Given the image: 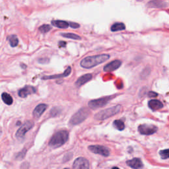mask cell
Here are the masks:
<instances>
[{
	"instance_id": "17",
	"label": "cell",
	"mask_w": 169,
	"mask_h": 169,
	"mask_svg": "<svg viewBox=\"0 0 169 169\" xmlns=\"http://www.w3.org/2000/svg\"><path fill=\"white\" fill-rule=\"evenodd\" d=\"M148 106L153 110H157L163 107V104L158 100H151L148 102Z\"/></svg>"
},
{
	"instance_id": "9",
	"label": "cell",
	"mask_w": 169,
	"mask_h": 169,
	"mask_svg": "<svg viewBox=\"0 0 169 169\" xmlns=\"http://www.w3.org/2000/svg\"><path fill=\"white\" fill-rule=\"evenodd\" d=\"M73 169H89L88 160L83 157L76 159L73 164Z\"/></svg>"
},
{
	"instance_id": "20",
	"label": "cell",
	"mask_w": 169,
	"mask_h": 169,
	"mask_svg": "<svg viewBox=\"0 0 169 169\" xmlns=\"http://www.w3.org/2000/svg\"><path fill=\"white\" fill-rule=\"evenodd\" d=\"M114 127L119 131H122L125 128V124L124 122L120 120H116L113 122Z\"/></svg>"
},
{
	"instance_id": "2",
	"label": "cell",
	"mask_w": 169,
	"mask_h": 169,
	"mask_svg": "<svg viewBox=\"0 0 169 169\" xmlns=\"http://www.w3.org/2000/svg\"><path fill=\"white\" fill-rule=\"evenodd\" d=\"M69 138V133L66 130H61L54 133L49 142V145L52 148H58L66 144Z\"/></svg>"
},
{
	"instance_id": "13",
	"label": "cell",
	"mask_w": 169,
	"mask_h": 169,
	"mask_svg": "<svg viewBox=\"0 0 169 169\" xmlns=\"http://www.w3.org/2000/svg\"><path fill=\"white\" fill-rule=\"evenodd\" d=\"M126 163L129 167H130L133 169H140L144 166V164H143L141 159L139 158H134L131 160H129L126 162Z\"/></svg>"
},
{
	"instance_id": "3",
	"label": "cell",
	"mask_w": 169,
	"mask_h": 169,
	"mask_svg": "<svg viewBox=\"0 0 169 169\" xmlns=\"http://www.w3.org/2000/svg\"><path fill=\"white\" fill-rule=\"evenodd\" d=\"M121 109H122V106L118 105L110 108H108L106 109L98 112V113L94 115V119L97 120H104L108 118L116 115L119 113Z\"/></svg>"
},
{
	"instance_id": "11",
	"label": "cell",
	"mask_w": 169,
	"mask_h": 169,
	"mask_svg": "<svg viewBox=\"0 0 169 169\" xmlns=\"http://www.w3.org/2000/svg\"><path fill=\"white\" fill-rule=\"evenodd\" d=\"M121 65H122V62H121L120 60H114V61L108 63L105 67H104V71L106 72H110V71H115L121 66Z\"/></svg>"
},
{
	"instance_id": "19",
	"label": "cell",
	"mask_w": 169,
	"mask_h": 169,
	"mask_svg": "<svg viewBox=\"0 0 169 169\" xmlns=\"http://www.w3.org/2000/svg\"><path fill=\"white\" fill-rule=\"evenodd\" d=\"M2 98L3 101L7 105H11L13 104V98L10 94L7 93H3L2 94Z\"/></svg>"
},
{
	"instance_id": "26",
	"label": "cell",
	"mask_w": 169,
	"mask_h": 169,
	"mask_svg": "<svg viewBox=\"0 0 169 169\" xmlns=\"http://www.w3.org/2000/svg\"><path fill=\"white\" fill-rule=\"evenodd\" d=\"M69 27H71L73 29H77L80 27V25L76 23H73V22H69Z\"/></svg>"
},
{
	"instance_id": "16",
	"label": "cell",
	"mask_w": 169,
	"mask_h": 169,
	"mask_svg": "<svg viewBox=\"0 0 169 169\" xmlns=\"http://www.w3.org/2000/svg\"><path fill=\"white\" fill-rule=\"evenodd\" d=\"M52 25L54 27H56L59 29H67L68 27H69V23L67 22L66 21H62V20H56L52 21Z\"/></svg>"
},
{
	"instance_id": "23",
	"label": "cell",
	"mask_w": 169,
	"mask_h": 169,
	"mask_svg": "<svg viewBox=\"0 0 169 169\" xmlns=\"http://www.w3.org/2000/svg\"><path fill=\"white\" fill-rule=\"evenodd\" d=\"M52 29V27L49 25H43L39 27V31L42 33H46Z\"/></svg>"
},
{
	"instance_id": "1",
	"label": "cell",
	"mask_w": 169,
	"mask_h": 169,
	"mask_svg": "<svg viewBox=\"0 0 169 169\" xmlns=\"http://www.w3.org/2000/svg\"><path fill=\"white\" fill-rule=\"evenodd\" d=\"M110 58V55L101 54L97 56H89L81 60V66L85 69H90L98 66Z\"/></svg>"
},
{
	"instance_id": "25",
	"label": "cell",
	"mask_w": 169,
	"mask_h": 169,
	"mask_svg": "<svg viewBox=\"0 0 169 169\" xmlns=\"http://www.w3.org/2000/svg\"><path fill=\"white\" fill-rule=\"evenodd\" d=\"M60 112H61V110H60V108H58V107H54V108H52V109L51 110L50 114H51L52 116L55 117L56 116H58L60 113Z\"/></svg>"
},
{
	"instance_id": "15",
	"label": "cell",
	"mask_w": 169,
	"mask_h": 169,
	"mask_svg": "<svg viewBox=\"0 0 169 169\" xmlns=\"http://www.w3.org/2000/svg\"><path fill=\"white\" fill-rule=\"evenodd\" d=\"M71 72V67H68L66 70L64 71L63 73H62V74L60 75H50V76H44L42 77V79L44 80H47V79H56V78H61V77H66L69 75Z\"/></svg>"
},
{
	"instance_id": "27",
	"label": "cell",
	"mask_w": 169,
	"mask_h": 169,
	"mask_svg": "<svg viewBox=\"0 0 169 169\" xmlns=\"http://www.w3.org/2000/svg\"><path fill=\"white\" fill-rule=\"evenodd\" d=\"M25 153H26V151L25 150L24 151H22V152L19 153L18 155H17V159H23L25 157Z\"/></svg>"
},
{
	"instance_id": "31",
	"label": "cell",
	"mask_w": 169,
	"mask_h": 169,
	"mask_svg": "<svg viewBox=\"0 0 169 169\" xmlns=\"http://www.w3.org/2000/svg\"><path fill=\"white\" fill-rule=\"evenodd\" d=\"M58 44H59L60 47H63V48H65V47L66 46V42H63V41H60L59 42Z\"/></svg>"
},
{
	"instance_id": "14",
	"label": "cell",
	"mask_w": 169,
	"mask_h": 169,
	"mask_svg": "<svg viewBox=\"0 0 169 169\" xmlns=\"http://www.w3.org/2000/svg\"><path fill=\"white\" fill-rule=\"evenodd\" d=\"M93 78V75L90 73H87L84 75L81 76L79 78H78V79L75 82V85L77 86H81L83 85L85 83H87L90 80H91Z\"/></svg>"
},
{
	"instance_id": "18",
	"label": "cell",
	"mask_w": 169,
	"mask_h": 169,
	"mask_svg": "<svg viewBox=\"0 0 169 169\" xmlns=\"http://www.w3.org/2000/svg\"><path fill=\"white\" fill-rule=\"evenodd\" d=\"M110 29H111V31L112 32L123 31V30L125 29V26L122 23H116L112 26Z\"/></svg>"
},
{
	"instance_id": "33",
	"label": "cell",
	"mask_w": 169,
	"mask_h": 169,
	"mask_svg": "<svg viewBox=\"0 0 169 169\" xmlns=\"http://www.w3.org/2000/svg\"><path fill=\"white\" fill-rule=\"evenodd\" d=\"M21 66H22V67H23L24 68H25V67H26V66H25V65H23V64H21Z\"/></svg>"
},
{
	"instance_id": "21",
	"label": "cell",
	"mask_w": 169,
	"mask_h": 169,
	"mask_svg": "<svg viewBox=\"0 0 169 169\" xmlns=\"http://www.w3.org/2000/svg\"><path fill=\"white\" fill-rule=\"evenodd\" d=\"M8 40L10 41V44L11 47H15L19 43V39L16 35H11L8 37Z\"/></svg>"
},
{
	"instance_id": "24",
	"label": "cell",
	"mask_w": 169,
	"mask_h": 169,
	"mask_svg": "<svg viewBox=\"0 0 169 169\" xmlns=\"http://www.w3.org/2000/svg\"><path fill=\"white\" fill-rule=\"evenodd\" d=\"M160 155L163 159H167L169 158V149H164L160 151Z\"/></svg>"
},
{
	"instance_id": "4",
	"label": "cell",
	"mask_w": 169,
	"mask_h": 169,
	"mask_svg": "<svg viewBox=\"0 0 169 169\" xmlns=\"http://www.w3.org/2000/svg\"><path fill=\"white\" fill-rule=\"evenodd\" d=\"M90 114V110L87 108H81L73 115L69 121L70 124L75 125L79 124L88 118Z\"/></svg>"
},
{
	"instance_id": "34",
	"label": "cell",
	"mask_w": 169,
	"mask_h": 169,
	"mask_svg": "<svg viewBox=\"0 0 169 169\" xmlns=\"http://www.w3.org/2000/svg\"><path fill=\"white\" fill-rule=\"evenodd\" d=\"M64 169H69V168H64Z\"/></svg>"
},
{
	"instance_id": "30",
	"label": "cell",
	"mask_w": 169,
	"mask_h": 169,
	"mask_svg": "<svg viewBox=\"0 0 169 169\" xmlns=\"http://www.w3.org/2000/svg\"><path fill=\"white\" fill-rule=\"evenodd\" d=\"M157 96V94L156 93H154L153 91H151L149 93V97H155Z\"/></svg>"
},
{
	"instance_id": "7",
	"label": "cell",
	"mask_w": 169,
	"mask_h": 169,
	"mask_svg": "<svg viewBox=\"0 0 169 169\" xmlns=\"http://www.w3.org/2000/svg\"><path fill=\"white\" fill-rule=\"evenodd\" d=\"M89 149L92 153L101 155L103 157H108L110 155V150L107 147L102 145H90L89 147Z\"/></svg>"
},
{
	"instance_id": "29",
	"label": "cell",
	"mask_w": 169,
	"mask_h": 169,
	"mask_svg": "<svg viewBox=\"0 0 169 169\" xmlns=\"http://www.w3.org/2000/svg\"><path fill=\"white\" fill-rule=\"evenodd\" d=\"M29 167V164L28 163H24L21 166V169H27Z\"/></svg>"
},
{
	"instance_id": "5",
	"label": "cell",
	"mask_w": 169,
	"mask_h": 169,
	"mask_svg": "<svg viewBox=\"0 0 169 169\" xmlns=\"http://www.w3.org/2000/svg\"><path fill=\"white\" fill-rule=\"evenodd\" d=\"M115 96H108V97H105L98 99H95V100H92L89 102L88 105L90 108H91V109H93V110L98 109L99 108L106 106L107 104Z\"/></svg>"
},
{
	"instance_id": "10",
	"label": "cell",
	"mask_w": 169,
	"mask_h": 169,
	"mask_svg": "<svg viewBox=\"0 0 169 169\" xmlns=\"http://www.w3.org/2000/svg\"><path fill=\"white\" fill-rule=\"evenodd\" d=\"M36 93V89L33 86L31 85H27L25 86V87L19 90V96L21 98H25L29 94H34Z\"/></svg>"
},
{
	"instance_id": "32",
	"label": "cell",
	"mask_w": 169,
	"mask_h": 169,
	"mask_svg": "<svg viewBox=\"0 0 169 169\" xmlns=\"http://www.w3.org/2000/svg\"><path fill=\"white\" fill-rule=\"evenodd\" d=\"M112 169H120V168L118 167H114L112 168Z\"/></svg>"
},
{
	"instance_id": "28",
	"label": "cell",
	"mask_w": 169,
	"mask_h": 169,
	"mask_svg": "<svg viewBox=\"0 0 169 169\" xmlns=\"http://www.w3.org/2000/svg\"><path fill=\"white\" fill-rule=\"evenodd\" d=\"M38 62L39 63H48L49 62V60L48 59H47V58H41L38 60Z\"/></svg>"
},
{
	"instance_id": "8",
	"label": "cell",
	"mask_w": 169,
	"mask_h": 169,
	"mask_svg": "<svg viewBox=\"0 0 169 169\" xmlns=\"http://www.w3.org/2000/svg\"><path fill=\"white\" fill-rule=\"evenodd\" d=\"M138 131L142 135H152L157 131V128L154 125L142 124L138 127Z\"/></svg>"
},
{
	"instance_id": "12",
	"label": "cell",
	"mask_w": 169,
	"mask_h": 169,
	"mask_svg": "<svg viewBox=\"0 0 169 169\" xmlns=\"http://www.w3.org/2000/svg\"><path fill=\"white\" fill-rule=\"evenodd\" d=\"M48 108V105L46 104H40L38 105L33 111V116L35 118H39L42 116V114L44 113V111Z\"/></svg>"
},
{
	"instance_id": "22",
	"label": "cell",
	"mask_w": 169,
	"mask_h": 169,
	"mask_svg": "<svg viewBox=\"0 0 169 169\" xmlns=\"http://www.w3.org/2000/svg\"><path fill=\"white\" fill-rule=\"evenodd\" d=\"M61 35L65 38L73 39V40H81V37L74 33H61Z\"/></svg>"
},
{
	"instance_id": "6",
	"label": "cell",
	"mask_w": 169,
	"mask_h": 169,
	"mask_svg": "<svg viewBox=\"0 0 169 169\" xmlns=\"http://www.w3.org/2000/svg\"><path fill=\"white\" fill-rule=\"evenodd\" d=\"M34 124L33 121H27V122L21 125L20 128L17 131L15 134L16 137L18 139V140H23L25 137L26 133L29 131L31 128H33V127L34 126Z\"/></svg>"
}]
</instances>
